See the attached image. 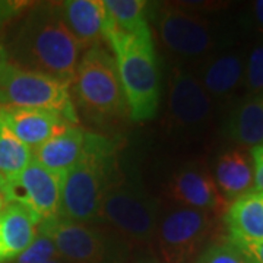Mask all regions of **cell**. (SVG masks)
Instances as JSON below:
<instances>
[{
	"label": "cell",
	"instance_id": "6da1fadb",
	"mask_svg": "<svg viewBox=\"0 0 263 263\" xmlns=\"http://www.w3.org/2000/svg\"><path fill=\"white\" fill-rule=\"evenodd\" d=\"M82 53L60 18L57 3H43L21 22L6 56L15 62L12 65L72 85Z\"/></svg>",
	"mask_w": 263,
	"mask_h": 263
},
{
	"label": "cell",
	"instance_id": "7a4b0ae2",
	"mask_svg": "<svg viewBox=\"0 0 263 263\" xmlns=\"http://www.w3.org/2000/svg\"><path fill=\"white\" fill-rule=\"evenodd\" d=\"M133 122L151 120L160 105L161 75L151 28L138 34L104 29Z\"/></svg>",
	"mask_w": 263,
	"mask_h": 263
},
{
	"label": "cell",
	"instance_id": "3957f363",
	"mask_svg": "<svg viewBox=\"0 0 263 263\" xmlns=\"http://www.w3.org/2000/svg\"><path fill=\"white\" fill-rule=\"evenodd\" d=\"M119 176L113 141L88 132L82 158L63 174L59 216L95 224L104 196Z\"/></svg>",
	"mask_w": 263,
	"mask_h": 263
},
{
	"label": "cell",
	"instance_id": "277c9868",
	"mask_svg": "<svg viewBox=\"0 0 263 263\" xmlns=\"http://www.w3.org/2000/svg\"><path fill=\"white\" fill-rule=\"evenodd\" d=\"M162 206L141 183L120 176L107 190L97 216L130 247H148L155 243Z\"/></svg>",
	"mask_w": 263,
	"mask_h": 263
},
{
	"label": "cell",
	"instance_id": "5b68a950",
	"mask_svg": "<svg viewBox=\"0 0 263 263\" xmlns=\"http://www.w3.org/2000/svg\"><path fill=\"white\" fill-rule=\"evenodd\" d=\"M154 18L161 46L177 60V66L197 65L216 50L231 46L224 29L190 6L167 3L158 8Z\"/></svg>",
	"mask_w": 263,
	"mask_h": 263
},
{
	"label": "cell",
	"instance_id": "8992f818",
	"mask_svg": "<svg viewBox=\"0 0 263 263\" xmlns=\"http://www.w3.org/2000/svg\"><path fill=\"white\" fill-rule=\"evenodd\" d=\"M76 104L89 119L107 122L129 113L114 57L103 47L86 50L72 81Z\"/></svg>",
	"mask_w": 263,
	"mask_h": 263
},
{
	"label": "cell",
	"instance_id": "52a82bcc",
	"mask_svg": "<svg viewBox=\"0 0 263 263\" xmlns=\"http://www.w3.org/2000/svg\"><path fill=\"white\" fill-rule=\"evenodd\" d=\"M38 234L48 237L69 263H127L132 247L108 228L65 218L41 221Z\"/></svg>",
	"mask_w": 263,
	"mask_h": 263
},
{
	"label": "cell",
	"instance_id": "ba28073f",
	"mask_svg": "<svg viewBox=\"0 0 263 263\" xmlns=\"http://www.w3.org/2000/svg\"><path fill=\"white\" fill-rule=\"evenodd\" d=\"M0 105L38 108L62 114L75 126L78 114L70 95V85L53 76L6 63L0 73Z\"/></svg>",
	"mask_w": 263,
	"mask_h": 263
},
{
	"label": "cell",
	"instance_id": "9c48e42d",
	"mask_svg": "<svg viewBox=\"0 0 263 263\" xmlns=\"http://www.w3.org/2000/svg\"><path fill=\"white\" fill-rule=\"evenodd\" d=\"M215 226V215L186 206L161 214L155 245L164 263H187L202 249Z\"/></svg>",
	"mask_w": 263,
	"mask_h": 263
},
{
	"label": "cell",
	"instance_id": "30bf717a",
	"mask_svg": "<svg viewBox=\"0 0 263 263\" xmlns=\"http://www.w3.org/2000/svg\"><path fill=\"white\" fill-rule=\"evenodd\" d=\"M214 116V103L187 66H173L168 78L167 123L170 129L197 133Z\"/></svg>",
	"mask_w": 263,
	"mask_h": 263
},
{
	"label": "cell",
	"instance_id": "8fae6325",
	"mask_svg": "<svg viewBox=\"0 0 263 263\" xmlns=\"http://www.w3.org/2000/svg\"><path fill=\"white\" fill-rule=\"evenodd\" d=\"M63 174L31 161L18 176L3 181V192L9 203L29 211L38 222L60 215Z\"/></svg>",
	"mask_w": 263,
	"mask_h": 263
},
{
	"label": "cell",
	"instance_id": "7c38bea8",
	"mask_svg": "<svg viewBox=\"0 0 263 263\" xmlns=\"http://www.w3.org/2000/svg\"><path fill=\"white\" fill-rule=\"evenodd\" d=\"M245 69V50L228 46L200 60L193 73L212 103L227 104L234 98L240 88H243Z\"/></svg>",
	"mask_w": 263,
	"mask_h": 263
},
{
	"label": "cell",
	"instance_id": "4fadbf2b",
	"mask_svg": "<svg viewBox=\"0 0 263 263\" xmlns=\"http://www.w3.org/2000/svg\"><path fill=\"white\" fill-rule=\"evenodd\" d=\"M167 195L179 206L200 209L214 215L226 214L230 205L218 190L212 173L197 161L181 165L171 176Z\"/></svg>",
	"mask_w": 263,
	"mask_h": 263
},
{
	"label": "cell",
	"instance_id": "5bb4252c",
	"mask_svg": "<svg viewBox=\"0 0 263 263\" xmlns=\"http://www.w3.org/2000/svg\"><path fill=\"white\" fill-rule=\"evenodd\" d=\"M0 116L10 132L31 149H35L40 145L46 143L57 135H62L70 126H73L62 114L50 110L0 105Z\"/></svg>",
	"mask_w": 263,
	"mask_h": 263
},
{
	"label": "cell",
	"instance_id": "9a60e30c",
	"mask_svg": "<svg viewBox=\"0 0 263 263\" xmlns=\"http://www.w3.org/2000/svg\"><path fill=\"white\" fill-rule=\"evenodd\" d=\"M57 10L82 51L101 46L105 29L103 0H66L57 3Z\"/></svg>",
	"mask_w": 263,
	"mask_h": 263
},
{
	"label": "cell",
	"instance_id": "2e32d148",
	"mask_svg": "<svg viewBox=\"0 0 263 263\" xmlns=\"http://www.w3.org/2000/svg\"><path fill=\"white\" fill-rule=\"evenodd\" d=\"M214 180L227 202L254 189V168L252 157L243 148H228L218 154L214 162Z\"/></svg>",
	"mask_w": 263,
	"mask_h": 263
},
{
	"label": "cell",
	"instance_id": "e0dca14e",
	"mask_svg": "<svg viewBox=\"0 0 263 263\" xmlns=\"http://www.w3.org/2000/svg\"><path fill=\"white\" fill-rule=\"evenodd\" d=\"M38 222L32 214L16 203L0 209V263L12 262L24 253L38 235Z\"/></svg>",
	"mask_w": 263,
	"mask_h": 263
},
{
	"label": "cell",
	"instance_id": "ac0fdd59",
	"mask_svg": "<svg viewBox=\"0 0 263 263\" xmlns=\"http://www.w3.org/2000/svg\"><path fill=\"white\" fill-rule=\"evenodd\" d=\"M224 216L231 240L237 243L263 241V192L252 190L235 199Z\"/></svg>",
	"mask_w": 263,
	"mask_h": 263
},
{
	"label": "cell",
	"instance_id": "d6986e66",
	"mask_svg": "<svg viewBox=\"0 0 263 263\" xmlns=\"http://www.w3.org/2000/svg\"><path fill=\"white\" fill-rule=\"evenodd\" d=\"M226 135L241 148L263 145V92L246 95L233 105L226 120Z\"/></svg>",
	"mask_w": 263,
	"mask_h": 263
},
{
	"label": "cell",
	"instance_id": "ffe728a7",
	"mask_svg": "<svg viewBox=\"0 0 263 263\" xmlns=\"http://www.w3.org/2000/svg\"><path fill=\"white\" fill-rule=\"evenodd\" d=\"M86 139L88 132L82 127L70 126L62 135H57L32 149V160L51 171L65 174L82 158L86 148Z\"/></svg>",
	"mask_w": 263,
	"mask_h": 263
},
{
	"label": "cell",
	"instance_id": "44dd1931",
	"mask_svg": "<svg viewBox=\"0 0 263 263\" xmlns=\"http://www.w3.org/2000/svg\"><path fill=\"white\" fill-rule=\"evenodd\" d=\"M105 29L123 34H138L149 28L151 3L145 0H103Z\"/></svg>",
	"mask_w": 263,
	"mask_h": 263
},
{
	"label": "cell",
	"instance_id": "7402d4cb",
	"mask_svg": "<svg viewBox=\"0 0 263 263\" xmlns=\"http://www.w3.org/2000/svg\"><path fill=\"white\" fill-rule=\"evenodd\" d=\"M32 161V149L10 132L0 116V179L18 176Z\"/></svg>",
	"mask_w": 263,
	"mask_h": 263
},
{
	"label": "cell",
	"instance_id": "603a6c76",
	"mask_svg": "<svg viewBox=\"0 0 263 263\" xmlns=\"http://www.w3.org/2000/svg\"><path fill=\"white\" fill-rule=\"evenodd\" d=\"M196 263H257L250 254L231 238H224L206 249L197 257Z\"/></svg>",
	"mask_w": 263,
	"mask_h": 263
},
{
	"label": "cell",
	"instance_id": "cb8c5ba5",
	"mask_svg": "<svg viewBox=\"0 0 263 263\" xmlns=\"http://www.w3.org/2000/svg\"><path fill=\"white\" fill-rule=\"evenodd\" d=\"M243 88L246 95H256L263 92V38H259L249 50V53H246Z\"/></svg>",
	"mask_w": 263,
	"mask_h": 263
},
{
	"label": "cell",
	"instance_id": "d4e9b609",
	"mask_svg": "<svg viewBox=\"0 0 263 263\" xmlns=\"http://www.w3.org/2000/svg\"><path fill=\"white\" fill-rule=\"evenodd\" d=\"M60 257V254L57 252L54 243L46 237V235L38 234L37 238L32 241V245L29 246L28 249L21 253L15 259L12 260L13 263H46Z\"/></svg>",
	"mask_w": 263,
	"mask_h": 263
},
{
	"label": "cell",
	"instance_id": "484cf974",
	"mask_svg": "<svg viewBox=\"0 0 263 263\" xmlns=\"http://www.w3.org/2000/svg\"><path fill=\"white\" fill-rule=\"evenodd\" d=\"M245 28L263 38V0L252 2L241 16Z\"/></svg>",
	"mask_w": 263,
	"mask_h": 263
},
{
	"label": "cell",
	"instance_id": "4316f807",
	"mask_svg": "<svg viewBox=\"0 0 263 263\" xmlns=\"http://www.w3.org/2000/svg\"><path fill=\"white\" fill-rule=\"evenodd\" d=\"M27 2H16V0H0V27L5 25L8 21L15 18L19 12L25 9Z\"/></svg>",
	"mask_w": 263,
	"mask_h": 263
},
{
	"label": "cell",
	"instance_id": "83f0119b",
	"mask_svg": "<svg viewBox=\"0 0 263 263\" xmlns=\"http://www.w3.org/2000/svg\"><path fill=\"white\" fill-rule=\"evenodd\" d=\"M252 161L254 168V189L257 192H263V145L252 148Z\"/></svg>",
	"mask_w": 263,
	"mask_h": 263
},
{
	"label": "cell",
	"instance_id": "f1b7e54d",
	"mask_svg": "<svg viewBox=\"0 0 263 263\" xmlns=\"http://www.w3.org/2000/svg\"><path fill=\"white\" fill-rule=\"evenodd\" d=\"M237 245L240 246L241 249H245L246 252L250 254L256 262L263 263V241H257V243H237Z\"/></svg>",
	"mask_w": 263,
	"mask_h": 263
},
{
	"label": "cell",
	"instance_id": "f546056e",
	"mask_svg": "<svg viewBox=\"0 0 263 263\" xmlns=\"http://www.w3.org/2000/svg\"><path fill=\"white\" fill-rule=\"evenodd\" d=\"M133 263H164L161 259L158 257H155V256H152V254H145V256H142L139 259H136Z\"/></svg>",
	"mask_w": 263,
	"mask_h": 263
},
{
	"label": "cell",
	"instance_id": "4dcf8cb0",
	"mask_svg": "<svg viewBox=\"0 0 263 263\" xmlns=\"http://www.w3.org/2000/svg\"><path fill=\"white\" fill-rule=\"evenodd\" d=\"M8 63V56H6V50L5 47L0 44V73H2V70H3V67L5 65Z\"/></svg>",
	"mask_w": 263,
	"mask_h": 263
},
{
	"label": "cell",
	"instance_id": "1f68e13d",
	"mask_svg": "<svg viewBox=\"0 0 263 263\" xmlns=\"http://www.w3.org/2000/svg\"><path fill=\"white\" fill-rule=\"evenodd\" d=\"M8 203L9 202H8V199L5 196V192H3V180L0 179V209H3Z\"/></svg>",
	"mask_w": 263,
	"mask_h": 263
},
{
	"label": "cell",
	"instance_id": "d6a6232c",
	"mask_svg": "<svg viewBox=\"0 0 263 263\" xmlns=\"http://www.w3.org/2000/svg\"><path fill=\"white\" fill-rule=\"evenodd\" d=\"M46 263H69V262H66L65 259H62V257H57V259H53V260H50V262H46Z\"/></svg>",
	"mask_w": 263,
	"mask_h": 263
}]
</instances>
